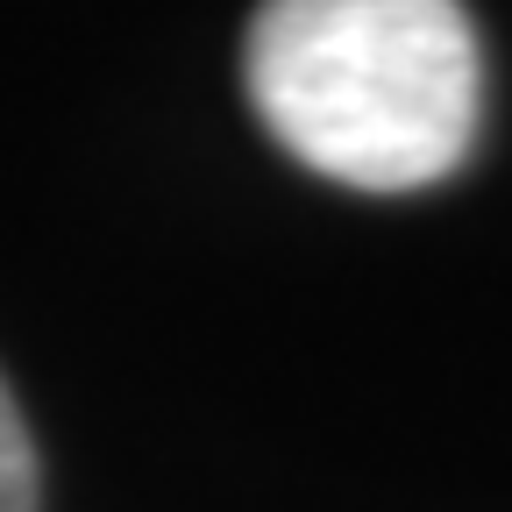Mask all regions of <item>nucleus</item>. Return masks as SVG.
I'll return each instance as SVG.
<instances>
[{
	"instance_id": "nucleus-2",
	"label": "nucleus",
	"mask_w": 512,
	"mask_h": 512,
	"mask_svg": "<svg viewBox=\"0 0 512 512\" xmlns=\"http://www.w3.org/2000/svg\"><path fill=\"white\" fill-rule=\"evenodd\" d=\"M0 512H36V441L8 384H0Z\"/></svg>"
},
{
	"instance_id": "nucleus-1",
	"label": "nucleus",
	"mask_w": 512,
	"mask_h": 512,
	"mask_svg": "<svg viewBox=\"0 0 512 512\" xmlns=\"http://www.w3.org/2000/svg\"><path fill=\"white\" fill-rule=\"evenodd\" d=\"M242 64L271 136L356 192H420L477 136V29L448 0H278Z\"/></svg>"
}]
</instances>
